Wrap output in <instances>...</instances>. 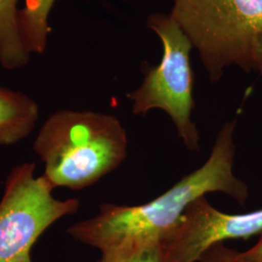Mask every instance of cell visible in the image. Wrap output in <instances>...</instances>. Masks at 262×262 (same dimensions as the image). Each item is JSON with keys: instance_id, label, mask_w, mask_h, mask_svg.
I'll list each match as a JSON object with an SVG mask.
<instances>
[{"instance_id": "cell-9", "label": "cell", "mask_w": 262, "mask_h": 262, "mask_svg": "<svg viewBox=\"0 0 262 262\" xmlns=\"http://www.w3.org/2000/svg\"><path fill=\"white\" fill-rule=\"evenodd\" d=\"M57 0H26L19 8V26L24 45L30 55L43 54L50 33L49 19Z\"/></svg>"}, {"instance_id": "cell-11", "label": "cell", "mask_w": 262, "mask_h": 262, "mask_svg": "<svg viewBox=\"0 0 262 262\" xmlns=\"http://www.w3.org/2000/svg\"><path fill=\"white\" fill-rule=\"evenodd\" d=\"M238 253L224 243L215 244L207 250L197 262H236Z\"/></svg>"}, {"instance_id": "cell-8", "label": "cell", "mask_w": 262, "mask_h": 262, "mask_svg": "<svg viewBox=\"0 0 262 262\" xmlns=\"http://www.w3.org/2000/svg\"><path fill=\"white\" fill-rule=\"evenodd\" d=\"M19 0H0V66L8 70L27 66L30 54L19 26Z\"/></svg>"}, {"instance_id": "cell-6", "label": "cell", "mask_w": 262, "mask_h": 262, "mask_svg": "<svg viewBox=\"0 0 262 262\" xmlns=\"http://www.w3.org/2000/svg\"><path fill=\"white\" fill-rule=\"evenodd\" d=\"M262 233V209L247 214H225L206 196L190 203L178 224L161 241L167 262H197L215 244L249 239Z\"/></svg>"}, {"instance_id": "cell-2", "label": "cell", "mask_w": 262, "mask_h": 262, "mask_svg": "<svg viewBox=\"0 0 262 262\" xmlns=\"http://www.w3.org/2000/svg\"><path fill=\"white\" fill-rule=\"evenodd\" d=\"M127 143L116 116L63 109L42 124L33 150L44 164L42 176L52 187L79 190L118 168L126 159Z\"/></svg>"}, {"instance_id": "cell-5", "label": "cell", "mask_w": 262, "mask_h": 262, "mask_svg": "<svg viewBox=\"0 0 262 262\" xmlns=\"http://www.w3.org/2000/svg\"><path fill=\"white\" fill-rule=\"evenodd\" d=\"M35 163L24 162L10 171L0 200V262H33L31 250L51 225L76 214L80 200L56 199Z\"/></svg>"}, {"instance_id": "cell-13", "label": "cell", "mask_w": 262, "mask_h": 262, "mask_svg": "<svg viewBox=\"0 0 262 262\" xmlns=\"http://www.w3.org/2000/svg\"><path fill=\"white\" fill-rule=\"evenodd\" d=\"M252 70L262 72V33L258 35L253 46Z\"/></svg>"}, {"instance_id": "cell-10", "label": "cell", "mask_w": 262, "mask_h": 262, "mask_svg": "<svg viewBox=\"0 0 262 262\" xmlns=\"http://www.w3.org/2000/svg\"><path fill=\"white\" fill-rule=\"evenodd\" d=\"M121 248L125 262H167L160 241Z\"/></svg>"}, {"instance_id": "cell-1", "label": "cell", "mask_w": 262, "mask_h": 262, "mask_svg": "<svg viewBox=\"0 0 262 262\" xmlns=\"http://www.w3.org/2000/svg\"><path fill=\"white\" fill-rule=\"evenodd\" d=\"M236 120L219 131L209 158L163 194L141 205L104 203L94 217L78 222L67 233L100 253L116 248L161 241L178 224L187 207L211 192H223L245 205L249 187L233 173Z\"/></svg>"}, {"instance_id": "cell-14", "label": "cell", "mask_w": 262, "mask_h": 262, "mask_svg": "<svg viewBox=\"0 0 262 262\" xmlns=\"http://www.w3.org/2000/svg\"><path fill=\"white\" fill-rule=\"evenodd\" d=\"M98 262H125L124 252L122 248L105 251L101 253Z\"/></svg>"}, {"instance_id": "cell-3", "label": "cell", "mask_w": 262, "mask_h": 262, "mask_svg": "<svg viewBox=\"0 0 262 262\" xmlns=\"http://www.w3.org/2000/svg\"><path fill=\"white\" fill-rule=\"evenodd\" d=\"M169 15L193 47L212 82L227 66L252 71L253 46L262 33V0H171Z\"/></svg>"}, {"instance_id": "cell-12", "label": "cell", "mask_w": 262, "mask_h": 262, "mask_svg": "<svg viewBox=\"0 0 262 262\" xmlns=\"http://www.w3.org/2000/svg\"><path fill=\"white\" fill-rule=\"evenodd\" d=\"M236 262H262V233L254 246L243 253H238Z\"/></svg>"}, {"instance_id": "cell-4", "label": "cell", "mask_w": 262, "mask_h": 262, "mask_svg": "<svg viewBox=\"0 0 262 262\" xmlns=\"http://www.w3.org/2000/svg\"><path fill=\"white\" fill-rule=\"evenodd\" d=\"M162 42L160 63L147 71L140 86L126 94L134 115L145 116L154 109L168 114L179 137L189 150H199V132L191 120L193 74L190 51L193 47L177 23L168 15L151 14L147 21Z\"/></svg>"}, {"instance_id": "cell-7", "label": "cell", "mask_w": 262, "mask_h": 262, "mask_svg": "<svg viewBox=\"0 0 262 262\" xmlns=\"http://www.w3.org/2000/svg\"><path fill=\"white\" fill-rule=\"evenodd\" d=\"M39 119L37 103L27 94L0 85V146L24 140Z\"/></svg>"}]
</instances>
